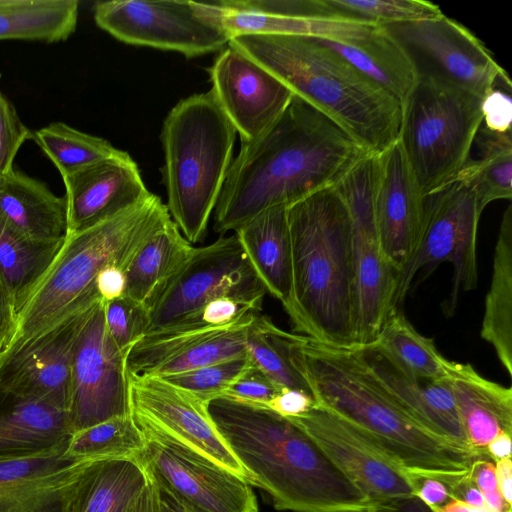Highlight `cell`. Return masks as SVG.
I'll return each instance as SVG.
<instances>
[{"instance_id": "40", "label": "cell", "mask_w": 512, "mask_h": 512, "mask_svg": "<svg viewBox=\"0 0 512 512\" xmlns=\"http://www.w3.org/2000/svg\"><path fill=\"white\" fill-rule=\"evenodd\" d=\"M32 138L50 158L62 178L125 153L103 138L81 132L62 122H54L35 131Z\"/></svg>"}, {"instance_id": "24", "label": "cell", "mask_w": 512, "mask_h": 512, "mask_svg": "<svg viewBox=\"0 0 512 512\" xmlns=\"http://www.w3.org/2000/svg\"><path fill=\"white\" fill-rule=\"evenodd\" d=\"M234 233L267 293L281 302L294 325L297 310L287 207L266 209Z\"/></svg>"}, {"instance_id": "3", "label": "cell", "mask_w": 512, "mask_h": 512, "mask_svg": "<svg viewBox=\"0 0 512 512\" xmlns=\"http://www.w3.org/2000/svg\"><path fill=\"white\" fill-rule=\"evenodd\" d=\"M209 415L246 474L277 510L367 512L374 506L291 419L268 406L212 399Z\"/></svg>"}, {"instance_id": "25", "label": "cell", "mask_w": 512, "mask_h": 512, "mask_svg": "<svg viewBox=\"0 0 512 512\" xmlns=\"http://www.w3.org/2000/svg\"><path fill=\"white\" fill-rule=\"evenodd\" d=\"M354 229L355 346L373 343L396 310L399 270L381 253L376 230ZM400 310V309H399Z\"/></svg>"}, {"instance_id": "2", "label": "cell", "mask_w": 512, "mask_h": 512, "mask_svg": "<svg viewBox=\"0 0 512 512\" xmlns=\"http://www.w3.org/2000/svg\"><path fill=\"white\" fill-rule=\"evenodd\" d=\"M289 348L316 406L356 427L410 473L448 485L484 458L422 426L379 381L357 347L292 333Z\"/></svg>"}, {"instance_id": "49", "label": "cell", "mask_w": 512, "mask_h": 512, "mask_svg": "<svg viewBox=\"0 0 512 512\" xmlns=\"http://www.w3.org/2000/svg\"><path fill=\"white\" fill-rule=\"evenodd\" d=\"M17 330V311L14 302L0 280V355L7 349Z\"/></svg>"}, {"instance_id": "1", "label": "cell", "mask_w": 512, "mask_h": 512, "mask_svg": "<svg viewBox=\"0 0 512 512\" xmlns=\"http://www.w3.org/2000/svg\"><path fill=\"white\" fill-rule=\"evenodd\" d=\"M368 154L336 123L293 95L259 137L241 142L214 209V231H235L262 211L335 187Z\"/></svg>"}, {"instance_id": "56", "label": "cell", "mask_w": 512, "mask_h": 512, "mask_svg": "<svg viewBox=\"0 0 512 512\" xmlns=\"http://www.w3.org/2000/svg\"><path fill=\"white\" fill-rule=\"evenodd\" d=\"M431 509L433 512H492L486 505L476 507L455 498H451L440 507H434Z\"/></svg>"}, {"instance_id": "43", "label": "cell", "mask_w": 512, "mask_h": 512, "mask_svg": "<svg viewBox=\"0 0 512 512\" xmlns=\"http://www.w3.org/2000/svg\"><path fill=\"white\" fill-rule=\"evenodd\" d=\"M32 133L21 122L13 105L0 93V180L13 168L14 159Z\"/></svg>"}, {"instance_id": "20", "label": "cell", "mask_w": 512, "mask_h": 512, "mask_svg": "<svg viewBox=\"0 0 512 512\" xmlns=\"http://www.w3.org/2000/svg\"><path fill=\"white\" fill-rule=\"evenodd\" d=\"M406 46L423 53L438 74L483 98L504 72L488 48L468 28L442 15L428 20L386 25Z\"/></svg>"}, {"instance_id": "38", "label": "cell", "mask_w": 512, "mask_h": 512, "mask_svg": "<svg viewBox=\"0 0 512 512\" xmlns=\"http://www.w3.org/2000/svg\"><path fill=\"white\" fill-rule=\"evenodd\" d=\"M291 334L276 326L269 316L258 313L247 327V356L280 389H295L312 396L292 359L289 348Z\"/></svg>"}, {"instance_id": "31", "label": "cell", "mask_w": 512, "mask_h": 512, "mask_svg": "<svg viewBox=\"0 0 512 512\" xmlns=\"http://www.w3.org/2000/svg\"><path fill=\"white\" fill-rule=\"evenodd\" d=\"M480 334L493 347L505 371L512 377L511 204L505 210L499 227Z\"/></svg>"}, {"instance_id": "21", "label": "cell", "mask_w": 512, "mask_h": 512, "mask_svg": "<svg viewBox=\"0 0 512 512\" xmlns=\"http://www.w3.org/2000/svg\"><path fill=\"white\" fill-rule=\"evenodd\" d=\"M62 179L67 201L66 234L83 231L110 219L152 194L127 152L91 164Z\"/></svg>"}, {"instance_id": "39", "label": "cell", "mask_w": 512, "mask_h": 512, "mask_svg": "<svg viewBox=\"0 0 512 512\" xmlns=\"http://www.w3.org/2000/svg\"><path fill=\"white\" fill-rule=\"evenodd\" d=\"M374 342L415 376L430 380L448 378L450 360L443 357L434 341L420 334L400 310L387 318Z\"/></svg>"}, {"instance_id": "9", "label": "cell", "mask_w": 512, "mask_h": 512, "mask_svg": "<svg viewBox=\"0 0 512 512\" xmlns=\"http://www.w3.org/2000/svg\"><path fill=\"white\" fill-rule=\"evenodd\" d=\"M481 217L475 191L455 180L426 198L421 238L413 256L399 275L396 308L399 310L417 273L427 276L439 264L450 263L452 285L443 310L451 316L461 293L477 287V230Z\"/></svg>"}, {"instance_id": "6", "label": "cell", "mask_w": 512, "mask_h": 512, "mask_svg": "<svg viewBox=\"0 0 512 512\" xmlns=\"http://www.w3.org/2000/svg\"><path fill=\"white\" fill-rule=\"evenodd\" d=\"M170 220L166 205L151 194L110 219L66 234L60 252L20 310L17 330L7 349L102 300L96 289L100 271L110 265L126 271L140 247Z\"/></svg>"}, {"instance_id": "48", "label": "cell", "mask_w": 512, "mask_h": 512, "mask_svg": "<svg viewBox=\"0 0 512 512\" xmlns=\"http://www.w3.org/2000/svg\"><path fill=\"white\" fill-rule=\"evenodd\" d=\"M96 289L104 302L124 296L126 291L125 270L116 265L104 268L97 276Z\"/></svg>"}, {"instance_id": "46", "label": "cell", "mask_w": 512, "mask_h": 512, "mask_svg": "<svg viewBox=\"0 0 512 512\" xmlns=\"http://www.w3.org/2000/svg\"><path fill=\"white\" fill-rule=\"evenodd\" d=\"M284 417H298L305 414L316 403L309 394L289 388H283L267 405Z\"/></svg>"}, {"instance_id": "18", "label": "cell", "mask_w": 512, "mask_h": 512, "mask_svg": "<svg viewBox=\"0 0 512 512\" xmlns=\"http://www.w3.org/2000/svg\"><path fill=\"white\" fill-rule=\"evenodd\" d=\"M425 207L426 198L418 189L399 141L375 155L377 241L381 253L400 273L419 244Z\"/></svg>"}, {"instance_id": "44", "label": "cell", "mask_w": 512, "mask_h": 512, "mask_svg": "<svg viewBox=\"0 0 512 512\" xmlns=\"http://www.w3.org/2000/svg\"><path fill=\"white\" fill-rule=\"evenodd\" d=\"M511 87V81L504 71L481 99L482 123H484V128L490 132L507 133L512 131Z\"/></svg>"}, {"instance_id": "35", "label": "cell", "mask_w": 512, "mask_h": 512, "mask_svg": "<svg viewBox=\"0 0 512 512\" xmlns=\"http://www.w3.org/2000/svg\"><path fill=\"white\" fill-rule=\"evenodd\" d=\"M479 132L480 157L468 160L454 181L473 187L482 214L491 202L512 198V131L494 133L482 127Z\"/></svg>"}, {"instance_id": "36", "label": "cell", "mask_w": 512, "mask_h": 512, "mask_svg": "<svg viewBox=\"0 0 512 512\" xmlns=\"http://www.w3.org/2000/svg\"><path fill=\"white\" fill-rule=\"evenodd\" d=\"M145 437L131 415L113 417L74 431L68 437L63 457L72 461L138 459Z\"/></svg>"}, {"instance_id": "5", "label": "cell", "mask_w": 512, "mask_h": 512, "mask_svg": "<svg viewBox=\"0 0 512 512\" xmlns=\"http://www.w3.org/2000/svg\"><path fill=\"white\" fill-rule=\"evenodd\" d=\"M297 320L293 329L325 344L355 346L354 229L335 187L287 207Z\"/></svg>"}, {"instance_id": "23", "label": "cell", "mask_w": 512, "mask_h": 512, "mask_svg": "<svg viewBox=\"0 0 512 512\" xmlns=\"http://www.w3.org/2000/svg\"><path fill=\"white\" fill-rule=\"evenodd\" d=\"M357 348L379 381L422 426L456 446L475 452L461 427L448 378L430 380L415 376L376 342Z\"/></svg>"}, {"instance_id": "15", "label": "cell", "mask_w": 512, "mask_h": 512, "mask_svg": "<svg viewBox=\"0 0 512 512\" xmlns=\"http://www.w3.org/2000/svg\"><path fill=\"white\" fill-rule=\"evenodd\" d=\"M89 309L4 351L0 393L8 399L39 401L68 411L75 344Z\"/></svg>"}, {"instance_id": "45", "label": "cell", "mask_w": 512, "mask_h": 512, "mask_svg": "<svg viewBox=\"0 0 512 512\" xmlns=\"http://www.w3.org/2000/svg\"><path fill=\"white\" fill-rule=\"evenodd\" d=\"M272 380L251 362L224 391L221 397L267 406L281 391Z\"/></svg>"}, {"instance_id": "55", "label": "cell", "mask_w": 512, "mask_h": 512, "mask_svg": "<svg viewBox=\"0 0 512 512\" xmlns=\"http://www.w3.org/2000/svg\"><path fill=\"white\" fill-rule=\"evenodd\" d=\"M486 454L493 462L511 457V434L501 433L496 436L487 445Z\"/></svg>"}, {"instance_id": "13", "label": "cell", "mask_w": 512, "mask_h": 512, "mask_svg": "<svg viewBox=\"0 0 512 512\" xmlns=\"http://www.w3.org/2000/svg\"><path fill=\"white\" fill-rule=\"evenodd\" d=\"M128 353L111 339L105 324L104 301H98L88 311L72 359L67 411L72 432L131 415Z\"/></svg>"}, {"instance_id": "4", "label": "cell", "mask_w": 512, "mask_h": 512, "mask_svg": "<svg viewBox=\"0 0 512 512\" xmlns=\"http://www.w3.org/2000/svg\"><path fill=\"white\" fill-rule=\"evenodd\" d=\"M229 45L319 110L368 154L398 141L403 105L317 38L243 34Z\"/></svg>"}, {"instance_id": "16", "label": "cell", "mask_w": 512, "mask_h": 512, "mask_svg": "<svg viewBox=\"0 0 512 512\" xmlns=\"http://www.w3.org/2000/svg\"><path fill=\"white\" fill-rule=\"evenodd\" d=\"M128 377L131 414L137 425L180 442L246 480L209 415L208 403L157 376Z\"/></svg>"}, {"instance_id": "28", "label": "cell", "mask_w": 512, "mask_h": 512, "mask_svg": "<svg viewBox=\"0 0 512 512\" xmlns=\"http://www.w3.org/2000/svg\"><path fill=\"white\" fill-rule=\"evenodd\" d=\"M336 51L403 105L418 84L421 71L408 47L386 25H377L352 43L317 38Z\"/></svg>"}, {"instance_id": "32", "label": "cell", "mask_w": 512, "mask_h": 512, "mask_svg": "<svg viewBox=\"0 0 512 512\" xmlns=\"http://www.w3.org/2000/svg\"><path fill=\"white\" fill-rule=\"evenodd\" d=\"M10 400L0 413V455L51 448L72 433L67 411L39 401Z\"/></svg>"}, {"instance_id": "10", "label": "cell", "mask_w": 512, "mask_h": 512, "mask_svg": "<svg viewBox=\"0 0 512 512\" xmlns=\"http://www.w3.org/2000/svg\"><path fill=\"white\" fill-rule=\"evenodd\" d=\"M267 293L236 234L194 248L190 258L149 305L148 333L173 326L219 297L262 306Z\"/></svg>"}, {"instance_id": "52", "label": "cell", "mask_w": 512, "mask_h": 512, "mask_svg": "<svg viewBox=\"0 0 512 512\" xmlns=\"http://www.w3.org/2000/svg\"><path fill=\"white\" fill-rule=\"evenodd\" d=\"M367 512H433L432 509L427 506L416 496H410L406 498L396 499L390 502H386L377 506H374Z\"/></svg>"}, {"instance_id": "8", "label": "cell", "mask_w": 512, "mask_h": 512, "mask_svg": "<svg viewBox=\"0 0 512 512\" xmlns=\"http://www.w3.org/2000/svg\"><path fill=\"white\" fill-rule=\"evenodd\" d=\"M481 99L437 72H421L403 104L398 141L424 198L451 184L469 160Z\"/></svg>"}, {"instance_id": "37", "label": "cell", "mask_w": 512, "mask_h": 512, "mask_svg": "<svg viewBox=\"0 0 512 512\" xmlns=\"http://www.w3.org/2000/svg\"><path fill=\"white\" fill-rule=\"evenodd\" d=\"M309 16L377 25L416 22L440 17V7L424 0H302Z\"/></svg>"}, {"instance_id": "19", "label": "cell", "mask_w": 512, "mask_h": 512, "mask_svg": "<svg viewBox=\"0 0 512 512\" xmlns=\"http://www.w3.org/2000/svg\"><path fill=\"white\" fill-rule=\"evenodd\" d=\"M199 12L229 38L243 34L301 36L352 43L377 24L308 16L297 0H220L195 2Z\"/></svg>"}, {"instance_id": "27", "label": "cell", "mask_w": 512, "mask_h": 512, "mask_svg": "<svg viewBox=\"0 0 512 512\" xmlns=\"http://www.w3.org/2000/svg\"><path fill=\"white\" fill-rule=\"evenodd\" d=\"M148 481L138 459L92 460L65 491L60 512H131Z\"/></svg>"}, {"instance_id": "30", "label": "cell", "mask_w": 512, "mask_h": 512, "mask_svg": "<svg viewBox=\"0 0 512 512\" xmlns=\"http://www.w3.org/2000/svg\"><path fill=\"white\" fill-rule=\"evenodd\" d=\"M194 248L171 219L140 247L126 268L125 296L149 307Z\"/></svg>"}, {"instance_id": "14", "label": "cell", "mask_w": 512, "mask_h": 512, "mask_svg": "<svg viewBox=\"0 0 512 512\" xmlns=\"http://www.w3.org/2000/svg\"><path fill=\"white\" fill-rule=\"evenodd\" d=\"M289 419L311 437L373 506L415 496L414 474L350 423L318 406Z\"/></svg>"}, {"instance_id": "50", "label": "cell", "mask_w": 512, "mask_h": 512, "mask_svg": "<svg viewBox=\"0 0 512 512\" xmlns=\"http://www.w3.org/2000/svg\"><path fill=\"white\" fill-rule=\"evenodd\" d=\"M469 474L482 495L498 490L495 463L488 458L476 459L471 465Z\"/></svg>"}, {"instance_id": "17", "label": "cell", "mask_w": 512, "mask_h": 512, "mask_svg": "<svg viewBox=\"0 0 512 512\" xmlns=\"http://www.w3.org/2000/svg\"><path fill=\"white\" fill-rule=\"evenodd\" d=\"M207 70L211 90L241 142H251L264 133L294 95L277 77L229 44Z\"/></svg>"}, {"instance_id": "34", "label": "cell", "mask_w": 512, "mask_h": 512, "mask_svg": "<svg viewBox=\"0 0 512 512\" xmlns=\"http://www.w3.org/2000/svg\"><path fill=\"white\" fill-rule=\"evenodd\" d=\"M78 12L77 0H0V40L65 41Z\"/></svg>"}, {"instance_id": "41", "label": "cell", "mask_w": 512, "mask_h": 512, "mask_svg": "<svg viewBox=\"0 0 512 512\" xmlns=\"http://www.w3.org/2000/svg\"><path fill=\"white\" fill-rule=\"evenodd\" d=\"M249 364L246 354L197 369L157 377L208 403L221 397Z\"/></svg>"}, {"instance_id": "47", "label": "cell", "mask_w": 512, "mask_h": 512, "mask_svg": "<svg viewBox=\"0 0 512 512\" xmlns=\"http://www.w3.org/2000/svg\"><path fill=\"white\" fill-rule=\"evenodd\" d=\"M416 483L415 496L430 508L440 507L448 502L452 496L448 485L434 477L414 474Z\"/></svg>"}, {"instance_id": "11", "label": "cell", "mask_w": 512, "mask_h": 512, "mask_svg": "<svg viewBox=\"0 0 512 512\" xmlns=\"http://www.w3.org/2000/svg\"><path fill=\"white\" fill-rule=\"evenodd\" d=\"M138 427L146 440L139 461L157 488L185 509L259 512L251 486L243 477L158 431Z\"/></svg>"}, {"instance_id": "12", "label": "cell", "mask_w": 512, "mask_h": 512, "mask_svg": "<svg viewBox=\"0 0 512 512\" xmlns=\"http://www.w3.org/2000/svg\"><path fill=\"white\" fill-rule=\"evenodd\" d=\"M93 15L97 26L119 41L176 51L187 58L221 51L230 40L194 1H98Z\"/></svg>"}, {"instance_id": "54", "label": "cell", "mask_w": 512, "mask_h": 512, "mask_svg": "<svg viewBox=\"0 0 512 512\" xmlns=\"http://www.w3.org/2000/svg\"><path fill=\"white\" fill-rule=\"evenodd\" d=\"M131 512H160L158 488L150 477Z\"/></svg>"}, {"instance_id": "53", "label": "cell", "mask_w": 512, "mask_h": 512, "mask_svg": "<svg viewBox=\"0 0 512 512\" xmlns=\"http://www.w3.org/2000/svg\"><path fill=\"white\" fill-rule=\"evenodd\" d=\"M495 463L497 487L504 500L512 505V461L511 457Z\"/></svg>"}, {"instance_id": "42", "label": "cell", "mask_w": 512, "mask_h": 512, "mask_svg": "<svg viewBox=\"0 0 512 512\" xmlns=\"http://www.w3.org/2000/svg\"><path fill=\"white\" fill-rule=\"evenodd\" d=\"M104 317L111 339L125 352L147 334L150 325L148 307L125 295L104 302Z\"/></svg>"}, {"instance_id": "51", "label": "cell", "mask_w": 512, "mask_h": 512, "mask_svg": "<svg viewBox=\"0 0 512 512\" xmlns=\"http://www.w3.org/2000/svg\"><path fill=\"white\" fill-rule=\"evenodd\" d=\"M448 487L452 498L476 507L485 505L483 495L472 481L469 473L449 484Z\"/></svg>"}, {"instance_id": "26", "label": "cell", "mask_w": 512, "mask_h": 512, "mask_svg": "<svg viewBox=\"0 0 512 512\" xmlns=\"http://www.w3.org/2000/svg\"><path fill=\"white\" fill-rule=\"evenodd\" d=\"M448 379L470 448L487 457L486 447L501 433L512 435V388L491 381L469 363L450 361Z\"/></svg>"}, {"instance_id": "33", "label": "cell", "mask_w": 512, "mask_h": 512, "mask_svg": "<svg viewBox=\"0 0 512 512\" xmlns=\"http://www.w3.org/2000/svg\"><path fill=\"white\" fill-rule=\"evenodd\" d=\"M64 240H32L14 229L0 215V280L14 302L17 319L20 310L60 252Z\"/></svg>"}, {"instance_id": "29", "label": "cell", "mask_w": 512, "mask_h": 512, "mask_svg": "<svg viewBox=\"0 0 512 512\" xmlns=\"http://www.w3.org/2000/svg\"><path fill=\"white\" fill-rule=\"evenodd\" d=\"M0 215L32 240L59 242L66 237V197L15 169L0 180Z\"/></svg>"}, {"instance_id": "57", "label": "cell", "mask_w": 512, "mask_h": 512, "mask_svg": "<svg viewBox=\"0 0 512 512\" xmlns=\"http://www.w3.org/2000/svg\"><path fill=\"white\" fill-rule=\"evenodd\" d=\"M160 512H190L167 493L158 489Z\"/></svg>"}, {"instance_id": "22", "label": "cell", "mask_w": 512, "mask_h": 512, "mask_svg": "<svg viewBox=\"0 0 512 512\" xmlns=\"http://www.w3.org/2000/svg\"><path fill=\"white\" fill-rule=\"evenodd\" d=\"M67 440L36 452L0 455V512H60L65 491L92 461L64 458Z\"/></svg>"}, {"instance_id": "7", "label": "cell", "mask_w": 512, "mask_h": 512, "mask_svg": "<svg viewBox=\"0 0 512 512\" xmlns=\"http://www.w3.org/2000/svg\"><path fill=\"white\" fill-rule=\"evenodd\" d=\"M236 133L211 89L182 99L164 119L160 138L166 207L191 244L206 236L232 162Z\"/></svg>"}]
</instances>
